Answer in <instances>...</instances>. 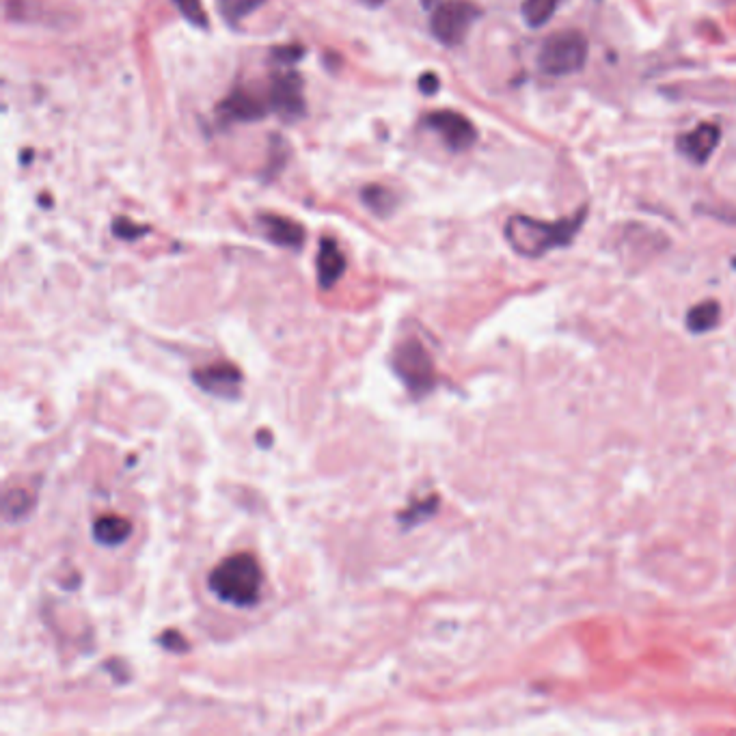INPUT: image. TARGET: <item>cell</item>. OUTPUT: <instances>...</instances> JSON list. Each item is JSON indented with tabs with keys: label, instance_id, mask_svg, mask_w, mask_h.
Returning <instances> with one entry per match:
<instances>
[{
	"label": "cell",
	"instance_id": "1",
	"mask_svg": "<svg viewBox=\"0 0 736 736\" xmlns=\"http://www.w3.org/2000/svg\"><path fill=\"white\" fill-rule=\"evenodd\" d=\"M583 221L585 210L553 223L538 221L534 216L514 214L506 223V240L516 253L536 260V257L547 255L553 249L568 247L572 238L577 236Z\"/></svg>",
	"mask_w": 736,
	"mask_h": 736
},
{
	"label": "cell",
	"instance_id": "2",
	"mask_svg": "<svg viewBox=\"0 0 736 736\" xmlns=\"http://www.w3.org/2000/svg\"><path fill=\"white\" fill-rule=\"evenodd\" d=\"M262 568L251 553H236L218 562L208 577L212 594L227 605L253 607L262 594Z\"/></svg>",
	"mask_w": 736,
	"mask_h": 736
},
{
	"label": "cell",
	"instance_id": "3",
	"mask_svg": "<svg viewBox=\"0 0 736 736\" xmlns=\"http://www.w3.org/2000/svg\"><path fill=\"white\" fill-rule=\"evenodd\" d=\"M590 44L579 31L553 33L542 44L538 54V67L547 76H570L581 72L588 63Z\"/></svg>",
	"mask_w": 736,
	"mask_h": 736
},
{
	"label": "cell",
	"instance_id": "4",
	"mask_svg": "<svg viewBox=\"0 0 736 736\" xmlns=\"http://www.w3.org/2000/svg\"><path fill=\"white\" fill-rule=\"evenodd\" d=\"M482 16V9L471 0H445L436 5L430 18V31L443 46H458L465 42L471 26Z\"/></svg>",
	"mask_w": 736,
	"mask_h": 736
},
{
	"label": "cell",
	"instance_id": "5",
	"mask_svg": "<svg viewBox=\"0 0 736 736\" xmlns=\"http://www.w3.org/2000/svg\"><path fill=\"white\" fill-rule=\"evenodd\" d=\"M395 374L400 376L406 389L413 395H426L436 385V374H434V363L430 359L428 350L421 346L417 339H408L398 350H395L393 359Z\"/></svg>",
	"mask_w": 736,
	"mask_h": 736
},
{
	"label": "cell",
	"instance_id": "6",
	"mask_svg": "<svg viewBox=\"0 0 736 736\" xmlns=\"http://www.w3.org/2000/svg\"><path fill=\"white\" fill-rule=\"evenodd\" d=\"M270 108L285 121H298L305 111V93H303V78L294 70L272 72L270 89H268Z\"/></svg>",
	"mask_w": 736,
	"mask_h": 736
},
{
	"label": "cell",
	"instance_id": "7",
	"mask_svg": "<svg viewBox=\"0 0 736 736\" xmlns=\"http://www.w3.org/2000/svg\"><path fill=\"white\" fill-rule=\"evenodd\" d=\"M424 124L439 134L452 152H467L477 141V130L471 119L456 111H434L424 119Z\"/></svg>",
	"mask_w": 736,
	"mask_h": 736
},
{
	"label": "cell",
	"instance_id": "8",
	"mask_svg": "<svg viewBox=\"0 0 736 736\" xmlns=\"http://www.w3.org/2000/svg\"><path fill=\"white\" fill-rule=\"evenodd\" d=\"M193 380L201 391L216 395V398L234 400L240 395L242 372L231 363H214L208 367H201V370H195Z\"/></svg>",
	"mask_w": 736,
	"mask_h": 736
},
{
	"label": "cell",
	"instance_id": "9",
	"mask_svg": "<svg viewBox=\"0 0 736 736\" xmlns=\"http://www.w3.org/2000/svg\"><path fill=\"white\" fill-rule=\"evenodd\" d=\"M268 111H272L268 95L262 98V95L244 87H236L218 104V115L225 121H257L264 119Z\"/></svg>",
	"mask_w": 736,
	"mask_h": 736
},
{
	"label": "cell",
	"instance_id": "10",
	"mask_svg": "<svg viewBox=\"0 0 736 736\" xmlns=\"http://www.w3.org/2000/svg\"><path fill=\"white\" fill-rule=\"evenodd\" d=\"M721 130L717 124H706L695 126L691 132L683 134L678 139V152L685 158H689L693 165H704V162L713 156V152L719 145Z\"/></svg>",
	"mask_w": 736,
	"mask_h": 736
},
{
	"label": "cell",
	"instance_id": "11",
	"mask_svg": "<svg viewBox=\"0 0 736 736\" xmlns=\"http://www.w3.org/2000/svg\"><path fill=\"white\" fill-rule=\"evenodd\" d=\"M260 229L272 244H277V247L283 249H301L305 242L303 225L279 214H262Z\"/></svg>",
	"mask_w": 736,
	"mask_h": 736
},
{
	"label": "cell",
	"instance_id": "12",
	"mask_svg": "<svg viewBox=\"0 0 736 736\" xmlns=\"http://www.w3.org/2000/svg\"><path fill=\"white\" fill-rule=\"evenodd\" d=\"M316 268H318V283L322 290H331L333 285L342 279L344 270H346V257L342 251H339L337 242L333 238H324L320 242Z\"/></svg>",
	"mask_w": 736,
	"mask_h": 736
},
{
	"label": "cell",
	"instance_id": "13",
	"mask_svg": "<svg viewBox=\"0 0 736 736\" xmlns=\"http://www.w3.org/2000/svg\"><path fill=\"white\" fill-rule=\"evenodd\" d=\"M132 536V523L124 516L106 514L93 523V538L102 547H121Z\"/></svg>",
	"mask_w": 736,
	"mask_h": 736
},
{
	"label": "cell",
	"instance_id": "14",
	"mask_svg": "<svg viewBox=\"0 0 736 736\" xmlns=\"http://www.w3.org/2000/svg\"><path fill=\"white\" fill-rule=\"evenodd\" d=\"M361 201L365 203V208L370 210L372 214L387 218L393 214L395 206H398V199L391 193L389 188L380 186V184H370L361 190Z\"/></svg>",
	"mask_w": 736,
	"mask_h": 736
},
{
	"label": "cell",
	"instance_id": "15",
	"mask_svg": "<svg viewBox=\"0 0 736 736\" xmlns=\"http://www.w3.org/2000/svg\"><path fill=\"white\" fill-rule=\"evenodd\" d=\"M560 3L562 0H523L521 7L523 20L527 22V26H531V29H540V26H544L555 16V11L560 9Z\"/></svg>",
	"mask_w": 736,
	"mask_h": 736
},
{
	"label": "cell",
	"instance_id": "16",
	"mask_svg": "<svg viewBox=\"0 0 736 736\" xmlns=\"http://www.w3.org/2000/svg\"><path fill=\"white\" fill-rule=\"evenodd\" d=\"M717 320H719V305L715 301H706L702 305H695L689 311V316H687V324H689V329L693 333L711 331L713 326L717 324Z\"/></svg>",
	"mask_w": 736,
	"mask_h": 736
},
{
	"label": "cell",
	"instance_id": "17",
	"mask_svg": "<svg viewBox=\"0 0 736 736\" xmlns=\"http://www.w3.org/2000/svg\"><path fill=\"white\" fill-rule=\"evenodd\" d=\"M33 508V497L22 488H11L3 499V512L7 521H18Z\"/></svg>",
	"mask_w": 736,
	"mask_h": 736
},
{
	"label": "cell",
	"instance_id": "18",
	"mask_svg": "<svg viewBox=\"0 0 736 736\" xmlns=\"http://www.w3.org/2000/svg\"><path fill=\"white\" fill-rule=\"evenodd\" d=\"M264 3L266 0H218V13H221L227 22L236 24L242 18L251 16V13L255 9H260Z\"/></svg>",
	"mask_w": 736,
	"mask_h": 736
},
{
	"label": "cell",
	"instance_id": "19",
	"mask_svg": "<svg viewBox=\"0 0 736 736\" xmlns=\"http://www.w3.org/2000/svg\"><path fill=\"white\" fill-rule=\"evenodd\" d=\"M436 506H439V499H436V497H432L428 501H421V503H417V506H411V508L400 514V523L406 525V527H411V525L426 521L434 514Z\"/></svg>",
	"mask_w": 736,
	"mask_h": 736
},
{
	"label": "cell",
	"instance_id": "20",
	"mask_svg": "<svg viewBox=\"0 0 736 736\" xmlns=\"http://www.w3.org/2000/svg\"><path fill=\"white\" fill-rule=\"evenodd\" d=\"M113 234L119 240L132 242V240H139L145 234H149V227L134 223V221H130V218H126V216H119V218H115V221H113Z\"/></svg>",
	"mask_w": 736,
	"mask_h": 736
},
{
	"label": "cell",
	"instance_id": "21",
	"mask_svg": "<svg viewBox=\"0 0 736 736\" xmlns=\"http://www.w3.org/2000/svg\"><path fill=\"white\" fill-rule=\"evenodd\" d=\"M173 3L177 5V9H180V13L190 24L199 26V29H206L208 16H206V11H203L201 0H173Z\"/></svg>",
	"mask_w": 736,
	"mask_h": 736
},
{
	"label": "cell",
	"instance_id": "22",
	"mask_svg": "<svg viewBox=\"0 0 736 736\" xmlns=\"http://www.w3.org/2000/svg\"><path fill=\"white\" fill-rule=\"evenodd\" d=\"M305 57V48L298 44H288V46H279L272 50V59L281 65H294L296 61H301Z\"/></svg>",
	"mask_w": 736,
	"mask_h": 736
},
{
	"label": "cell",
	"instance_id": "23",
	"mask_svg": "<svg viewBox=\"0 0 736 736\" xmlns=\"http://www.w3.org/2000/svg\"><path fill=\"white\" fill-rule=\"evenodd\" d=\"M158 644L165 650H169V652H186L188 650V642L177 631H165V635L158 639Z\"/></svg>",
	"mask_w": 736,
	"mask_h": 736
},
{
	"label": "cell",
	"instance_id": "24",
	"mask_svg": "<svg viewBox=\"0 0 736 736\" xmlns=\"http://www.w3.org/2000/svg\"><path fill=\"white\" fill-rule=\"evenodd\" d=\"M419 89H421V93H426V95L436 93V89H439V76L432 74V72L424 74L419 78Z\"/></svg>",
	"mask_w": 736,
	"mask_h": 736
},
{
	"label": "cell",
	"instance_id": "25",
	"mask_svg": "<svg viewBox=\"0 0 736 736\" xmlns=\"http://www.w3.org/2000/svg\"><path fill=\"white\" fill-rule=\"evenodd\" d=\"M361 3L367 7H380V5H385L387 0H361Z\"/></svg>",
	"mask_w": 736,
	"mask_h": 736
},
{
	"label": "cell",
	"instance_id": "26",
	"mask_svg": "<svg viewBox=\"0 0 736 736\" xmlns=\"http://www.w3.org/2000/svg\"><path fill=\"white\" fill-rule=\"evenodd\" d=\"M419 3H421V5H424V7H432V5H436V3H439V0H419Z\"/></svg>",
	"mask_w": 736,
	"mask_h": 736
}]
</instances>
